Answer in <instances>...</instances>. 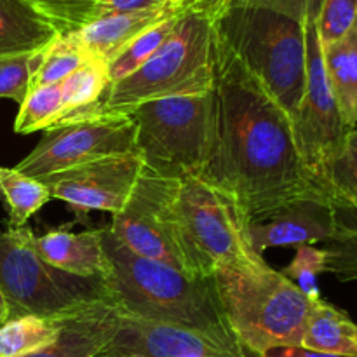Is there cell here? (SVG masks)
Returning a JSON list of instances; mask_svg holds the SVG:
<instances>
[{
  "mask_svg": "<svg viewBox=\"0 0 357 357\" xmlns=\"http://www.w3.org/2000/svg\"><path fill=\"white\" fill-rule=\"evenodd\" d=\"M199 180L230 195L248 225L296 202L330 201L300 159L289 115L216 35L213 145Z\"/></svg>",
  "mask_w": 357,
  "mask_h": 357,
  "instance_id": "obj_1",
  "label": "cell"
},
{
  "mask_svg": "<svg viewBox=\"0 0 357 357\" xmlns=\"http://www.w3.org/2000/svg\"><path fill=\"white\" fill-rule=\"evenodd\" d=\"M108 296L126 316L236 338L223 312L215 279H195L162 261L139 257L108 227L101 229Z\"/></svg>",
  "mask_w": 357,
  "mask_h": 357,
  "instance_id": "obj_2",
  "label": "cell"
},
{
  "mask_svg": "<svg viewBox=\"0 0 357 357\" xmlns=\"http://www.w3.org/2000/svg\"><path fill=\"white\" fill-rule=\"evenodd\" d=\"M213 79L215 30L211 14L201 7H187L155 54L131 75L110 84L96 105L70 115L59 124L107 115H129L146 101L209 93Z\"/></svg>",
  "mask_w": 357,
  "mask_h": 357,
  "instance_id": "obj_3",
  "label": "cell"
},
{
  "mask_svg": "<svg viewBox=\"0 0 357 357\" xmlns=\"http://www.w3.org/2000/svg\"><path fill=\"white\" fill-rule=\"evenodd\" d=\"M209 14L216 37L293 121L307 86L305 24L251 6H225Z\"/></svg>",
  "mask_w": 357,
  "mask_h": 357,
  "instance_id": "obj_4",
  "label": "cell"
},
{
  "mask_svg": "<svg viewBox=\"0 0 357 357\" xmlns=\"http://www.w3.org/2000/svg\"><path fill=\"white\" fill-rule=\"evenodd\" d=\"M169 216L187 274L209 279L223 267L258 272L271 265L253 250L248 222L230 195L199 180H176Z\"/></svg>",
  "mask_w": 357,
  "mask_h": 357,
  "instance_id": "obj_5",
  "label": "cell"
},
{
  "mask_svg": "<svg viewBox=\"0 0 357 357\" xmlns=\"http://www.w3.org/2000/svg\"><path fill=\"white\" fill-rule=\"evenodd\" d=\"M237 340L260 356L274 347H302L310 302L282 272L223 267L213 275ZM319 302V300H317Z\"/></svg>",
  "mask_w": 357,
  "mask_h": 357,
  "instance_id": "obj_6",
  "label": "cell"
},
{
  "mask_svg": "<svg viewBox=\"0 0 357 357\" xmlns=\"http://www.w3.org/2000/svg\"><path fill=\"white\" fill-rule=\"evenodd\" d=\"M129 117L146 169L169 180L201 176L213 145V89L146 101Z\"/></svg>",
  "mask_w": 357,
  "mask_h": 357,
  "instance_id": "obj_7",
  "label": "cell"
},
{
  "mask_svg": "<svg viewBox=\"0 0 357 357\" xmlns=\"http://www.w3.org/2000/svg\"><path fill=\"white\" fill-rule=\"evenodd\" d=\"M30 229L0 232V291L10 317L59 316L94 298L108 296L103 281L80 279L56 271L30 243Z\"/></svg>",
  "mask_w": 357,
  "mask_h": 357,
  "instance_id": "obj_8",
  "label": "cell"
},
{
  "mask_svg": "<svg viewBox=\"0 0 357 357\" xmlns=\"http://www.w3.org/2000/svg\"><path fill=\"white\" fill-rule=\"evenodd\" d=\"M307 86L298 112L293 117V132L300 159L312 180L326 190L331 166L344 150L349 132L331 87L323 61V45L316 21L305 23ZM330 197V195H328Z\"/></svg>",
  "mask_w": 357,
  "mask_h": 357,
  "instance_id": "obj_9",
  "label": "cell"
},
{
  "mask_svg": "<svg viewBox=\"0 0 357 357\" xmlns=\"http://www.w3.org/2000/svg\"><path fill=\"white\" fill-rule=\"evenodd\" d=\"M136 152V126L129 115L80 119L47 129L14 169L35 180L112 155Z\"/></svg>",
  "mask_w": 357,
  "mask_h": 357,
  "instance_id": "obj_10",
  "label": "cell"
},
{
  "mask_svg": "<svg viewBox=\"0 0 357 357\" xmlns=\"http://www.w3.org/2000/svg\"><path fill=\"white\" fill-rule=\"evenodd\" d=\"M174 181L145 167L128 206L114 215L108 229L132 253L162 261L187 274L169 216Z\"/></svg>",
  "mask_w": 357,
  "mask_h": 357,
  "instance_id": "obj_11",
  "label": "cell"
},
{
  "mask_svg": "<svg viewBox=\"0 0 357 357\" xmlns=\"http://www.w3.org/2000/svg\"><path fill=\"white\" fill-rule=\"evenodd\" d=\"M145 169L138 152L112 155L47 176L52 199L66 202L77 215L108 211L117 215L128 206Z\"/></svg>",
  "mask_w": 357,
  "mask_h": 357,
  "instance_id": "obj_12",
  "label": "cell"
},
{
  "mask_svg": "<svg viewBox=\"0 0 357 357\" xmlns=\"http://www.w3.org/2000/svg\"><path fill=\"white\" fill-rule=\"evenodd\" d=\"M122 312V310H121ZM103 357H260L237 338L190 328L150 323L121 314V324Z\"/></svg>",
  "mask_w": 357,
  "mask_h": 357,
  "instance_id": "obj_13",
  "label": "cell"
},
{
  "mask_svg": "<svg viewBox=\"0 0 357 357\" xmlns=\"http://www.w3.org/2000/svg\"><path fill=\"white\" fill-rule=\"evenodd\" d=\"M333 232V208L324 199L296 202L261 223L248 225L250 243L258 255L268 248H300L326 243Z\"/></svg>",
  "mask_w": 357,
  "mask_h": 357,
  "instance_id": "obj_14",
  "label": "cell"
},
{
  "mask_svg": "<svg viewBox=\"0 0 357 357\" xmlns=\"http://www.w3.org/2000/svg\"><path fill=\"white\" fill-rule=\"evenodd\" d=\"M121 309L110 296L94 298L61 314V330L44 351L30 357H98L121 324Z\"/></svg>",
  "mask_w": 357,
  "mask_h": 357,
  "instance_id": "obj_15",
  "label": "cell"
},
{
  "mask_svg": "<svg viewBox=\"0 0 357 357\" xmlns=\"http://www.w3.org/2000/svg\"><path fill=\"white\" fill-rule=\"evenodd\" d=\"M30 243L40 258L56 271L80 279L105 281L108 261L101 243V229L86 232H70L56 229L44 236H35L30 230Z\"/></svg>",
  "mask_w": 357,
  "mask_h": 357,
  "instance_id": "obj_16",
  "label": "cell"
},
{
  "mask_svg": "<svg viewBox=\"0 0 357 357\" xmlns=\"http://www.w3.org/2000/svg\"><path fill=\"white\" fill-rule=\"evenodd\" d=\"M183 9H187V6L178 2L153 7V9L136 10V13L107 14L84 26L75 35L91 58L110 63L142 31L166 17L181 13Z\"/></svg>",
  "mask_w": 357,
  "mask_h": 357,
  "instance_id": "obj_17",
  "label": "cell"
},
{
  "mask_svg": "<svg viewBox=\"0 0 357 357\" xmlns=\"http://www.w3.org/2000/svg\"><path fill=\"white\" fill-rule=\"evenodd\" d=\"M58 37L28 0H0V56L31 54Z\"/></svg>",
  "mask_w": 357,
  "mask_h": 357,
  "instance_id": "obj_18",
  "label": "cell"
},
{
  "mask_svg": "<svg viewBox=\"0 0 357 357\" xmlns=\"http://www.w3.org/2000/svg\"><path fill=\"white\" fill-rule=\"evenodd\" d=\"M323 61L345 124L357 128V21L337 42L323 45Z\"/></svg>",
  "mask_w": 357,
  "mask_h": 357,
  "instance_id": "obj_19",
  "label": "cell"
},
{
  "mask_svg": "<svg viewBox=\"0 0 357 357\" xmlns=\"http://www.w3.org/2000/svg\"><path fill=\"white\" fill-rule=\"evenodd\" d=\"M302 347L323 354L357 357V324L331 303L314 302L303 331Z\"/></svg>",
  "mask_w": 357,
  "mask_h": 357,
  "instance_id": "obj_20",
  "label": "cell"
},
{
  "mask_svg": "<svg viewBox=\"0 0 357 357\" xmlns=\"http://www.w3.org/2000/svg\"><path fill=\"white\" fill-rule=\"evenodd\" d=\"M61 330L59 316L14 317L0 326V357H30L47 349Z\"/></svg>",
  "mask_w": 357,
  "mask_h": 357,
  "instance_id": "obj_21",
  "label": "cell"
},
{
  "mask_svg": "<svg viewBox=\"0 0 357 357\" xmlns=\"http://www.w3.org/2000/svg\"><path fill=\"white\" fill-rule=\"evenodd\" d=\"M0 197L9 213L10 229L26 227V222L52 199L47 185L26 176L14 167L0 166Z\"/></svg>",
  "mask_w": 357,
  "mask_h": 357,
  "instance_id": "obj_22",
  "label": "cell"
},
{
  "mask_svg": "<svg viewBox=\"0 0 357 357\" xmlns=\"http://www.w3.org/2000/svg\"><path fill=\"white\" fill-rule=\"evenodd\" d=\"M108 86H110L108 63L100 61V59H89L86 65L80 66L68 79L61 82L63 110L56 124L77 112H82L96 105L107 93Z\"/></svg>",
  "mask_w": 357,
  "mask_h": 357,
  "instance_id": "obj_23",
  "label": "cell"
},
{
  "mask_svg": "<svg viewBox=\"0 0 357 357\" xmlns=\"http://www.w3.org/2000/svg\"><path fill=\"white\" fill-rule=\"evenodd\" d=\"M89 59L93 58L87 54L75 33L58 35L42 52V61L35 75L33 87L61 84Z\"/></svg>",
  "mask_w": 357,
  "mask_h": 357,
  "instance_id": "obj_24",
  "label": "cell"
},
{
  "mask_svg": "<svg viewBox=\"0 0 357 357\" xmlns=\"http://www.w3.org/2000/svg\"><path fill=\"white\" fill-rule=\"evenodd\" d=\"M185 10V9H183ZM181 10V13H183ZM181 13L174 14V16L166 17V20L159 21L153 26L146 28L145 31L138 35L132 42H129L110 63H108V75H110V84L119 82V80L126 79L131 75L132 72L139 68L146 59L152 54H155L157 49L164 44L169 33L173 31L174 24H176L178 16Z\"/></svg>",
  "mask_w": 357,
  "mask_h": 357,
  "instance_id": "obj_25",
  "label": "cell"
},
{
  "mask_svg": "<svg viewBox=\"0 0 357 357\" xmlns=\"http://www.w3.org/2000/svg\"><path fill=\"white\" fill-rule=\"evenodd\" d=\"M333 208V206H331ZM335 232L326 241V272L340 281H357V220L340 209L333 208Z\"/></svg>",
  "mask_w": 357,
  "mask_h": 357,
  "instance_id": "obj_26",
  "label": "cell"
},
{
  "mask_svg": "<svg viewBox=\"0 0 357 357\" xmlns=\"http://www.w3.org/2000/svg\"><path fill=\"white\" fill-rule=\"evenodd\" d=\"M326 190L333 208L357 220V128L349 132L344 150L331 166Z\"/></svg>",
  "mask_w": 357,
  "mask_h": 357,
  "instance_id": "obj_27",
  "label": "cell"
},
{
  "mask_svg": "<svg viewBox=\"0 0 357 357\" xmlns=\"http://www.w3.org/2000/svg\"><path fill=\"white\" fill-rule=\"evenodd\" d=\"M58 35L77 33L101 16L105 0H28Z\"/></svg>",
  "mask_w": 357,
  "mask_h": 357,
  "instance_id": "obj_28",
  "label": "cell"
},
{
  "mask_svg": "<svg viewBox=\"0 0 357 357\" xmlns=\"http://www.w3.org/2000/svg\"><path fill=\"white\" fill-rule=\"evenodd\" d=\"M61 110V84L33 87L26 100L20 105V112L14 121V131L28 135L38 129L52 128L58 122Z\"/></svg>",
  "mask_w": 357,
  "mask_h": 357,
  "instance_id": "obj_29",
  "label": "cell"
},
{
  "mask_svg": "<svg viewBox=\"0 0 357 357\" xmlns=\"http://www.w3.org/2000/svg\"><path fill=\"white\" fill-rule=\"evenodd\" d=\"M42 52L0 56V98L23 103L33 87L35 75L42 61Z\"/></svg>",
  "mask_w": 357,
  "mask_h": 357,
  "instance_id": "obj_30",
  "label": "cell"
},
{
  "mask_svg": "<svg viewBox=\"0 0 357 357\" xmlns=\"http://www.w3.org/2000/svg\"><path fill=\"white\" fill-rule=\"evenodd\" d=\"M296 255L293 258L291 264L282 271V274L295 282L298 286L300 291L310 300V302H317L321 300L319 284H317V278L319 274L326 272L328 257L324 248L316 246H300L295 248Z\"/></svg>",
  "mask_w": 357,
  "mask_h": 357,
  "instance_id": "obj_31",
  "label": "cell"
},
{
  "mask_svg": "<svg viewBox=\"0 0 357 357\" xmlns=\"http://www.w3.org/2000/svg\"><path fill=\"white\" fill-rule=\"evenodd\" d=\"M357 21V0H323L317 33L321 45H328L344 37Z\"/></svg>",
  "mask_w": 357,
  "mask_h": 357,
  "instance_id": "obj_32",
  "label": "cell"
},
{
  "mask_svg": "<svg viewBox=\"0 0 357 357\" xmlns=\"http://www.w3.org/2000/svg\"><path fill=\"white\" fill-rule=\"evenodd\" d=\"M225 6H251V7H264V9L275 10L298 23L305 24L309 21H316L319 17L323 0H213L206 10L220 9Z\"/></svg>",
  "mask_w": 357,
  "mask_h": 357,
  "instance_id": "obj_33",
  "label": "cell"
},
{
  "mask_svg": "<svg viewBox=\"0 0 357 357\" xmlns=\"http://www.w3.org/2000/svg\"><path fill=\"white\" fill-rule=\"evenodd\" d=\"M159 6H162V3H157L155 0H105L103 7H101V16L119 13H136V10L153 9V7Z\"/></svg>",
  "mask_w": 357,
  "mask_h": 357,
  "instance_id": "obj_34",
  "label": "cell"
},
{
  "mask_svg": "<svg viewBox=\"0 0 357 357\" xmlns=\"http://www.w3.org/2000/svg\"><path fill=\"white\" fill-rule=\"evenodd\" d=\"M261 357H340V356H331L323 354V352L310 351L305 347H274L267 351Z\"/></svg>",
  "mask_w": 357,
  "mask_h": 357,
  "instance_id": "obj_35",
  "label": "cell"
},
{
  "mask_svg": "<svg viewBox=\"0 0 357 357\" xmlns=\"http://www.w3.org/2000/svg\"><path fill=\"white\" fill-rule=\"evenodd\" d=\"M9 317H10L9 305H7V300H6V296H3V293L0 291V326L7 323V321H9Z\"/></svg>",
  "mask_w": 357,
  "mask_h": 357,
  "instance_id": "obj_36",
  "label": "cell"
},
{
  "mask_svg": "<svg viewBox=\"0 0 357 357\" xmlns=\"http://www.w3.org/2000/svg\"><path fill=\"white\" fill-rule=\"evenodd\" d=\"M213 0H185V6L187 7H201V9H206V7L211 3Z\"/></svg>",
  "mask_w": 357,
  "mask_h": 357,
  "instance_id": "obj_37",
  "label": "cell"
},
{
  "mask_svg": "<svg viewBox=\"0 0 357 357\" xmlns=\"http://www.w3.org/2000/svg\"><path fill=\"white\" fill-rule=\"evenodd\" d=\"M157 3H162V6H166V3H178V2H181V3H185V0H155Z\"/></svg>",
  "mask_w": 357,
  "mask_h": 357,
  "instance_id": "obj_38",
  "label": "cell"
},
{
  "mask_svg": "<svg viewBox=\"0 0 357 357\" xmlns=\"http://www.w3.org/2000/svg\"><path fill=\"white\" fill-rule=\"evenodd\" d=\"M98 357H103V356H98Z\"/></svg>",
  "mask_w": 357,
  "mask_h": 357,
  "instance_id": "obj_39",
  "label": "cell"
}]
</instances>
